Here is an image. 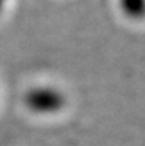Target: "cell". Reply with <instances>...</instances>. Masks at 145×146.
Here are the masks:
<instances>
[{"mask_svg":"<svg viewBox=\"0 0 145 146\" xmlns=\"http://www.w3.org/2000/svg\"><path fill=\"white\" fill-rule=\"evenodd\" d=\"M122 6L130 15H141L145 12V0H122Z\"/></svg>","mask_w":145,"mask_h":146,"instance_id":"cell-1","label":"cell"}]
</instances>
